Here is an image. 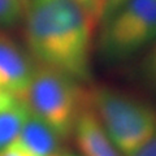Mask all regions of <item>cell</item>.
I'll return each mask as SVG.
<instances>
[{
  "mask_svg": "<svg viewBox=\"0 0 156 156\" xmlns=\"http://www.w3.org/2000/svg\"><path fill=\"white\" fill-rule=\"evenodd\" d=\"M154 41H156V0H126L104 20L100 50L109 60H122Z\"/></svg>",
  "mask_w": 156,
  "mask_h": 156,
  "instance_id": "277c9868",
  "label": "cell"
},
{
  "mask_svg": "<svg viewBox=\"0 0 156 156\" xmlns=\"http://www.w3.org/2000/svg\"><path fill=\"white\" fill-rule=\"evenodd\" d=\"M126 0H105V8H104V14L103 20L108 18L112 13H113L117 8H120Z\"/></svg>",
  "mask_w": 156,
  "mask_h": 156,
  "instance_id": "9a60e30c",
  "label": "cell"
},
{
  "mask_svg": "<svg viewBox=\"0 0 156 156\" xmlns=\"http://www.w3.org/2000/svg\"><path fill=\"white\" fill-rule=\"evenodd\" d=\"M21 0H0V29L12 27L23 17Z\"/></svg>",
  "mask_w": 156,
  "mask_h": 156,
  "instance_id": "9c48e42d",
  "label": "cell"
},
{
  "mask_svg": "<svg viewBox=\"0 0 156 156\" xmlns=\"http://www.w3.org/2000/svg\"><path fill=\"white\" fill-rule=\"evenodd\" d=\"M17 142L33 156H60L61 138L51 126L43 122L33 113L29 115Z\"/></svg>",
  "mask_w": 156,
  "mask_h": 156,
  "instance_id": "52a82bcc",
  "label": "cell"
},
{
  "mask_svg": "<svg viewBox=\"0 0 156 156\" xmlns=\"http://www.w3.org/2000/svg\"><path fill=\"white\" fill-rule=\"evenodd\" d=\"M25 38L39 64L78 82L91 77V48L98 27L77 0H30L23 12Z\"/></svg>",
  "mask_w": 156,
  "mask_h": 156,
  "instance_id": "6da1fadb",
  "label": "cell"
},
{
  "mask_svg": "<svg viewBox=\"0 0 156 156\" xmlns=\"http://www.w3.org/2000/svg\"><path fill=\"white\" fill-rule=\"evenodd\" d=\"M29 2H30V0H21L22 5H23V9H26V7H27V4H29Z\"/></svg>",
  "mask_w": 156,
  "mask_h": 156,
  "instance_id": "2e32d148",
  "label": "cell"
},
{
  "mask_svg": "<svg viewBox=\"0 0 156 156\" xmlns=\"http://www.w3.org/2000/svg\"><path fill=\"white\" fill-rule=\"evenodd\" d=\"M0 156H33V155L25 147H22L17 140H14L12 144H9L7 148H4L0 152Z\"/></svg>",
  "mask_w": 156,
  "mask_h": 156,
  "instance_id": "4fadbf2b",
  "label": "cell"
},
{
  "mask_svg": "<svg viewBox=\"0 0 156 156\" xmlns=\"http://www.w3.org/2000/svg\"><path fill=\"white\" fill-rule=\"evenodd\" d=\"M87 101L124 156L138 150L156 133V109L128 94L95 87L87 92Z\"/></svg>",
  "mask_w": 156,
  "mask_h": 156,
  "instance_id": "3957f363",
  "label": "cell"
},
{
  "mask_svg": "<svg viewBox=\"0 0 156 156\" xmlns=\"http://www.w3.org/2000/svg\"><path fill=\"white\" fill-rule=\"evenodd\" d=\"M60 156H76V155H68V154H66V155H62V154H61Z\"/></svg>",
  "mask_w": 156,
  "mask_h": 156,
  "instance_id": "e0dca14e",
  "label": "cell"
},
{
  "mask_svg": "<svg viewBox=\"0 0 156 156\" xmlns=\"http://www.w3.org/2000/svg\"><path fill=\"white\" fill-rule=\"evenodd\" d=\"M143 73L148 83L156 90V44L143 62Z\"/></svg>",
  "mask_w": 156,
  "mask_h": 156,
  "instance_id": "30bf717a",
  "label": "cell"
},
{
  "mask_svg": "<svg viewBox=\"0 0 156 156\" xmlns=\"http://www.w3.org/2000/svg\"><path fill=\"white\" fill-rule=\"evenodd\" d=\"M18 100H20L18 98H16L14 95L9 94V92H7V91H4V90L0 89V111L12 107L13 104H16Z\"/></svg>",
  "mask_w": 156,
  "mask_h": 156,
  "instance_id": "5bb4252c",
  "label": "cell"
},
{
  "mask_svg": "<svg viewBox=\"0 0 156 156\" xmlns=\"http://www.w3.org/2000/svg\"><path fill=\"white\" fill-rule=\"evenodd\" d=\"M29 115L30 111L21 100L9 108L0 111V152L18 138Z\"/></svg>",
  "mask_w": 156,
  "mask_h": 156,
  "instance_id": "ba28073f",
  "label": "cell"
},
{
  "mask_svg": "<svg viewBox=\"0 0 156 156\" xmlns=\"http://www.w3.org/2000/svg\"><path fill=\"white\" fill-rule=\"evenodd\" d=\"M35 64L30 55L0 29V89L21 98L33 77Z\"/></svg>",
  "mask_w": 156,
  "mask_h": 156,
  "instance_id": "5b68a950",
  "label": "cell"
},
{
  "mask_svg": "<svg viewBox=\"0 0 156 156\" xmlns=\"http://www.w3.org/2000/svg\"><path fill=\"white\" fill-rule=\"evenodd\" d=\"M30 113L51 126L64 140L73 135L82 109L87 107V91L80 82L57 69L35 64L26 91L20 98Z\"/></svg>",
  "mask_w": 156,
  "mask_h": 156,
  "instance_id": "7a4b0ae2",
  "label": "cell"
},
{
  "mask_svg": "<svg viewBox=\"0 0 156 156\" xmlns=\"http://www.w3.org/2000/svg\"><path fill=\"white\" fill-rule=\"evenodd\" d=\"M80 4L83 5V8L89 12L95 21L99 23L103 18L104 8H105V0H77Z\"/></svg>",
  "mask_w": 156,
  "mask_h": 156,
  "instance_id": "8fae6325",
  "label": "cell"
},
{
  "mask_svg": "<svg viewBox=\"0 0 156 156\" xmlns=\"http://www.w3.org/2000/svg\"><path fill=\"white\" fill-rule=\"evenodd\" d=\"M73 135L82 156H124L105 133L89 104L78 116Z\"/></svg>",
  "mask_w": 156,
  "mask_h": 156,
  "instance_id": "8992f818",
  "label": "cell"
},
{
  "mask_svg": "<svg viewBox=\"0 0 156 156\" xmlns=\"http://www.w3.org/2000/svg\"><path fill=\"white\" fill-rule=\"evenodd\" d=\"M128 156H156V133L138 150H135Z\"/></svg>",
  "mask_w": 156,
  "mask_h": 156,
  "instance_id": "7c38bea8",
  "label": "cell"
}]
</instances>
